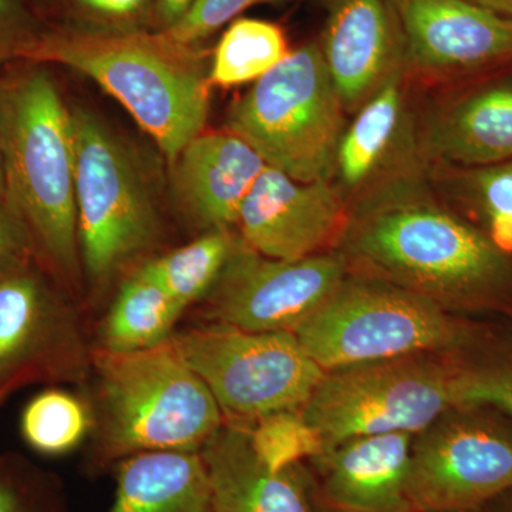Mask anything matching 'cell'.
Listing matches in <instances>:
<instances>
[{"mask_svg":"<svg viewBox=\"0 0 512 512\" xmlns=\"http://www.w3.org/2000/svg\"><path fill=\"white\" fill-rule=\"evenodd\" d=\"M343 116L320 45L306 43L229 106L227 130L295 180L330 181L346 128Z\"/></svg>","mask_w":512,"mask_h":512,"instance_id":"8992f818","label":"cell"},{"mask_svg":"<svg viewBox=\"0 0 512 512\" xmlns=\"http://www.w3.org/2000/svg\"><path fill=\"white\" fill-rule=\"evenodd\" d=\"M320 50L343 109L355 113L406 66L396 0H326Z\"/></svg>","mask_w":512,"mask_h":512,"instance_id":"5bb4252c","label":"cell"},{"mask_svg":"<svg viewBox=\"0 0 512 512\" xmlns=\"http://www.w3.org/2000/svg\"><path fill=\"white\" fill-rule=\"evenodd\" d=\"M0 144L5 198L37 264L84 311L70 107L42 64L0 77Z\"/></svg>","mask_w":512,"mask_h":512,"instance_id":"6da1fadb","label":"cell"},{"mask_svg":"<svg viewBox=\"0 0 512 512\" xmlns=\"http://www.w3.org/2000/svg\"><path fill=\"white\" fill-rule=\"evenodd\" d=\"M20 436L40 456L62 457L87 443L93 412L86 394L63 386L40 390L23 407Z\"/></svg>","mask_w":512,"mask_h":512,"instance_id":"cb8c5ba5","label":"cell"},{"mask_svg":"<svg viewBox=\"0 0 512 512\" xmlns=\"http://www.w3.org/2000/svg\"><path fill=\"white\" fill-rule=\"evenodd\" d=\"M0 512H69L59 477L18 453L0 461Z\"/></svg>","mask_w":512,"mask_h":512,"instance_id":"4316f807","label":"cell"},{"mask_svg":"<svg viewBox=\"0 0 512 512\" xmlns=\"http://www.w3.org/2000/svg\"><path fill=\"white\" fill-rule=\"evenodd\" d=\"M174 348L210 389L225 421L251 424L281 410H302L325 370L293 332H249L205 323L171 336Z\"/></svg>","mask_w":512,"mask_h":512,"instance_id":"9c48e42d","label":"cell"},{"mask_svg":"<svg viewBox=\"0 0 512 512\" xmlns=\"http://www.w3.org/2000/svg\"><path fill=\"white\" fill-rule=\"evenodd\" d=\"M3 453H0V461H2Z\"/></svg>","mask_w":512,"mask_h":512,"instance_id":"8d00e7d4","label":"cell"},{"mask_svg":"<svg viewBox=\"0 0 512 512\" xmlns=\"http://www.w3.org/2000/svg\"><path fill=\"white\" fill-rule=\"evenodd\" d=\"M429 355L328 370L301 410L326 451L356 437L423 433L448 410L460 409L463 370Z\"/></svg>","mask_w":512,"mask_h":512,"instance_id":"52a82bcc","label":"cell"},{"mask_svg":"<svg viewBox=\"0 0 512 512\" xmlns=\"http://www.w3.org/2000/svg\"><path fill=\"white\" fill-rule=\"evenodd\" d=\"M175 198L198 231L234 229L265 161L229 131L198 134L173 163Z\"/></svg>","mask_w":512,"mask_h":512,"instance_id":"2e32d148","label":"cell"},{"mask_svg":"<svg viewBox=\"0 0 512 512\" xmlns=\"http://www.w3.org/2000/svg\"><path fill=\"white\" fill-rule=\"evenodd\" d=\"M42 35L22 0H0V66L28 60Z\"/></svg>","mask_w":512,"mask_h":512,"instance_id":"4dcf8cb0","label":"cell"},{"mask_svg":"<svg viewBox=\"0 0 512 512\" xmlns=\"http://www.w3.org/2000/svg\"><path fill=\"white\" fill-rule=\"evenodd\" d=\"M30 262H36V258L28 232L0 195V275Z\"/></svg>","mask_w":512,"mask_h":512,"instance_id":"d6a6232c","label":"cell"},{"mask_svg":"<svg viewBox=\"0 0 512 512\" xmlns=\"http://www.w3.org/2000/svg\"><path fill=\"white\" fill-rule=\"evenodd\" d=\"M242 244L244 241L232 229H212L141 266L163 286L184 315L212 291Z\"/></svg>","mask_w":512,"mask_h":512,"instance_id":"603a6c76","label":"cell"},{"mask_svg":"<svg viewBox=\"0 0 512 512\" xmlns=\"http://www.w3.org/2000/svg\"><path fill=\"white\" fill-rule=\"evenodd\" d=\"M93 412L86 470H113L128 457L156 451L200 453L225 423L217 400L173 342L137 352L93 348L83 387Z\"/></svg>","mask_w":512,"mask_h":512,"instance_id":"7a4b0ae2","label":"cell"},{"mask_svg":"<svg viewBox=\"0 0 512 512\" xmlns=\"http://www.w3.org/2000/svg\"><path fill=\"white\" fill-rule=\"evenodd\" d=\"M348 276L343 255H312L296 261L266 258L247 245L235 252L205 296L200 315L249 332H295Z\"/></svg>","mask_w":512,"mask_h":512,"instance_id":"8fae6325","label":"cell"},{"mask_svg":"<svg viewBox=\"0 0 512 512\" xmlns=\"http://www.w3.org/2000/svg\"><path fill=\"white\" fill-rule=\"evenodd\" d=\"M293 333L325 372L439 352L460 345L464 338L463 329L439 303L372 275L346 276Z\"/></svg>","mask_w":512,"mask_h":512,"instance_id":"ba28073f","label":"cell"},{"mask_svg":"<svg viewBox=\"0 0 512 512\" xmlns=\"http://www.w3.org/2000/svg\"><path fill=\"white\" fill-rule=\"evenodd\" d=\"M256 457L274 473L298 466L305 458H318L326 447L301 410H281L247 424Z\"/></svg>","mask_w":512,"mask_h":512,"instance_id":"484cf974","label":"cell"},{"mask_svg":"<svg viewBox=\"0 0 512 512\" xmlns=\"http://www.w3.org/2000/svg\"><path fill=\"white\" fill-rule=\"evenodd\" d=\"M289 2L293 0H194L183 18L164 33L184 45L198 46L202 40L252 6Z\"/></svg>","mask_w":512,"mask_h":512,"instance_id":"f1b7e54d","label":"cell"},{"mask_svg":"<svg viewBox=\"0 0 512 512\" xmlns=\"http://www.w3.org/2000/svg\"><path fill=\"white\" fill-rule=\"evenodd\" d=\"M113 470L116 494L109 512H217L200 453L137 454Z\"/></svg>","mask_w":512,"mask_h":512,"instance_id":"ffe728a7","label":"cell"},{"mask_svg":"<svg viewBox=\"0 0 512 512\" xmlns=\"http://www.w3.org/2000/svg\"><path fill=\"white\" fill-rule=\"evenodd\" d=\"M200 457L217 512H315L298 466L268 470L256 457L247 424L225 421Z\"/></svg>","mask_w":512,"mask_h":512,"instance_id":"ac0fdd59","label":"cell"},{"mask_svg":"<svg viewBox=\"0 0 512 512\" xmlns=\"http://www.w3.org/2000/svg\"><path fill=\"white\" fill-rule=\"evenodd\" d=\"M460 403L461 407L488 404L512 416V366L461 372Z\"/></svg>","mask_w":512,"mask_h":512,"instance_id":"1f68e13d","label":"cell"},{"mask_svg":"<svg viewBox=\"0 0 512 512\" xmlns=\"http://www.w3.org/2000/svg\"><path fill=\"white\" fill-rule=\"evenodd\" d=\"M431 157L467 168L512 160V79L487 84L447 107L426 137Z\"/></svg>","mask_w":512,"mask_h":512,"instance_id":"d6986e66","label":"cell"},{"mask_svg":"<svg viewBox=\"0 0 512 512\" xmlns=\"http://www.w3.org/2000/svg\"><path fill=\"white\" fill-rule=\"evenodd\" d=\"M192 2L194 0H156L153 19L158 30L164 32V30L170 29L174 23L183 18Z\"/></svg>","mask_w":512,"mask_h":512,"instance_id":"836d02e7","label":"cell"},{"mask_svg":"<svg viewBox=\"0 0 512 512\" xmlns=\"http://www.w3.org/2000/svg\"><path fill=\"white\" fill-rule=\"evenodd\" d=\"M466 184L487 218L488 238L504 254H512V160L471 168Z\"/></svg>","mask_w":512,"mask_h":512,"instance_id":"83f0119b","label":"cell"},{"mask_svg":"<svg viewBox=\"0 0 512 512\" xmlns=\"http://www.w3.org/2000/svg\"><path fill=\"white\" fill-rule=\"evenodd\" d=\"M413 434L356 437L330 448L323 497L333 512H412L407 474Z\"/></svg>","mask_w":512,"mask_h":512,"instance_id":"e0dca14e","label":"cell"},{"mask_svg":"<svg viewBox=\"0 0 512 512\" xmlns=\"http://www.w3.org/2000/svg\"><path fill=\"white\" fill-rule=\"evenodd\" d=\"M406 64L467 73L512 60V19L468 0H396Z\"/></svg>","mask_w":512,"mask_h":512,"instance_id":"9a60e30c","label":"cell"},{"mask_svg":"<svg viewBox=\"0 0 512 512\" xmlns=\"http://www.w3.org/2000/svg\"><path fill=\"white\" fill-rule=\"evenodd\" d=\"M26 62L60 64L92 79L133 116L170 163L204 131L210 67L198 46L160 30L43 33Z\"/></svg>","mask_w":512,"mask_h":512,"instance_id":"277c9868","label":"cell"},{"mask_svg":"<svg viewBox=\"0 0 512 512\" xmlns=\"http://www.w3.org/2000/svg\"><path fill=\"white\" fill-rule=\"evenodd\" d=\"M181 318L183 312L163 286L140 266L107 303L93 333V348L114 353L154 348L171 339Z\"/></svg>","mask_w":512,"mask_h":512,"instance_id":"44dd1931","label":"cell"},{"mask_svg":"<svg viewBox=\"0 0 512 512\" xmlns=\"http://www.w3.org/2000/svg\"><path fill=\"white\" fill-rule=\"evenodd\" d=\"M348 254L446 309L490 298L512 279L508 255L483 232L409 185L373 198L349 229Z\"/></svg>","mask_w":512,"mask_h":512,"instance_id":"3957f363","label":"cell"},{"mask_svg":"<svg viewBox=\"0 0 512 512\" xmlns=\"http://www.w3.org/2000/svg\"><path fill=\"white\" fill-rule=\"evenodd\" d=\"M74 15L86 23V30L124 32L138 30L153 16L156 0H67Z\"/></svg>","mask_w":512,"mask_h":512,"instance_id":"f546056e","label":"cell"},{"mask_svg":"<svg viewBox=\"0 0 512 512\" xmlns=\"http://www.w3.org/2000/svg\"><path fill=\"white\" fill-rule=\"evenodd\" d=\"M403 72L393 74L357 110L343 131L336 156V174L349 190L365 187L386 160L403 119Z\"/></svg>","mask_w":512,"mask_h":512,"instance_id":"7402d4cb","label":"cell"},{"mask_svg":"<svg viewBox=\"0 0 512 512\" xmlns=\"http://www.w3.org/2000/svg\"><path fill=\"white\" fill-rule=\"evenodd\" d=\"M0 195L5 197V168H3L2 144H0Z\"/></svg>","mask_w":512,"mask_h":512,"instance_id":"d590c367","label":"cell"},{"mask_svg":"<svg viewBox=\"0 0 512 512\" xmlns=\"http://www.w3.org/2000/svg\"><path fill=\"white\" fill-rule=\"evenodd\" d=\"M87 315L37 262L0 275V406L30 386L90 379Z\"/></svg>","mask_w":512,"mask_h":512,"instance_id":"30bf717a","label":"cell"},{"mask_svg":"<svg viewBox=\"0 0 512 512\" xmlns=\"http://www.w3.org/2000/svg\"><path fill=\"white\" fill-rule=\"evenodd\" d=\"M468 2L491 10L504 18L512 19V0H468Z\"/></svg>","mask_w":512,"mask_h":512,"instance_id":"e575fe53","label":"cell"},{"mask_svg":"<svg viewBox=\"0 0 512 512\" xmlns=\"http://www.w3.org/2000/svg\"><path fill=\"white\" fill-rule=\"evenodd\" d=\"M512 488V439L463 417L441 416L413 444L407 474L412 512L476 508Z\"/></svg>","mask_w":512,"mask_h":512,"instance_id":"7c38bea8","label":"cell"},{"mask_svg":"<svg viewBox=\"0 0 512 512\" xmlns=\"http://www.w3.org/2000/svg\"><path fill=\"white\" fill-rule=\"evenodd\" d=\"M282 28L259 19H237L228 26L215 49L210 67L212 86H242L261 79L289 55Z\"/></svg>","mask_w":512,"mask_h":512,"instance_id":"d4e9b609","label":"cell"},{"mask_svg":"<svg viewBox=\"0 0 512 512\" xmlns=\"http://www.w3.org/2000/svg\"><path fill=\"white\" fill-rule=\"evenodd\" d=\"M84 312L106 309L164 237L158 195L133 148L93 111L70 107Z\"/></svg>","mask_w":512,"mask_h":512,"instance_id":"5b68a950","label":"cell"},{"mask_svg":"<svg viewBox=\"0 0 512 512\" xmlns=\"http://www.w3.org/2000/svg\"><path fill=\"white\" fill-rule=\"evenodd\" d=\"M343 220L342 195L330 181L303 183L265 165L242 202L237 228L252 251L296 261L316 255Z\"/></svg>","mask_w":512,"mask_h":512,"instance_id":"4fadbf2b","label":"cell"}]
</instances>
